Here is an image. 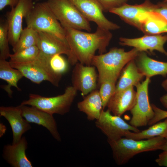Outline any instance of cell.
I'll list each match as a JSON object with an SVG mask.
<instances>
[{
  "instance_id": "83f0119b",
  "label": "cell",
  "mask_w": 167,
  "mask_h": 167,
  "mask_svg": "<svg viewBox=\"0 0 167 167\" xmlns=\"http://www.w3.org/2000/svg\"><path fill=\"white\" fill-rule=\"evenodd\" d=\"M8 24L6 21L0 24V59L6 60L10 57Z\"/></svg>"
},
{
  "instance_id": "8fae6325",
  "label": "cell",
  "mask_w": 167,
  "mask_h": 167,
  "mask_svg": "<svg viewBox=\"0 0 167 167\" xmlns=\"http://www.w3.org/2000/svg\"><path fill=\"white\" fill-rule=\"evenodd\" d=\"M69 0L88 20L94 22L97 27L109 31L120 28L119 25L105 17L103 8L96 0Z\"/></svg>"
},
{
  "instance_id": "30bf717a",
  "label": "cell",
  "mask_w": 167,
  "mask_h": 167,
  "mask_svg": "<svg viewBox=\"0 0 167 167\" xmlns=\"http://www.w3.org/2000/svg\"><path fill=\"white\" fill-rule=\"evenodd\" d=\"M34 5L33 0H19L18 4L6 14L9 44L13 47L23 30V19L31 11Z\"/></svg>"
},
{
  "instance_id": "ba28073f",
  "label": "cell",
  "mask_w": 167,
  "mask_h": 167,
  "mask_svg": "<svg viewBox=\"0 0 167 167\" xmlns=\"http://www.w3.org/2000/svg\"><path fill=\"white\" fill-rule=\"evenodd\" d=\"M150 81V78L146 77L144 81L135 86L136 101L130 110L132 117L130 124L136 128L148 125L154 115L148 98V87Z\"/></svg>"
},
{
  "instance_id": "4dcf8cb0",
  "label": "cell",
  "mask_w": 167,
  "mask_h": 167,
  "mask_svg": "<svg viewBox=\"0 0 167 167\" xmlns=\"http://www.w3.org/2000/svg\"><path fill=\"white\" fill-rule=\"evenodd\" d=\"M102 6L104 11L119 7L126 3L128 0H96Z\"/></svg>"
},
{
  "instance_id": "e575fe53",
  "label": "cell",
  "mask_w": 167,
  "mask_h": 167,
  "mask_svg": "<svg viewBox=\"0 0 167 167\" xmlns=\"http://www.w3.org/2000/svg\"><path fill=\"white\" fill-rule=\"evenodd\" d=\"M160 101L162 105L167 108V94L161 97L160 98Z\"/></svg>"
},
{
  "instance_id": "6da1fadb",
  "label": "cell",
  "mask_w": 167,
  "mask_h": 167,
  "mask_svg": "<svg viewBox=\"0 0 167 167\" xmlns=\"http://www.w3.org/2000/svg\"><path fill=\"white\" fill-rule=\"evenodd\" d=\"M66 40L71 50L68 62L75 65L78 61L91 66L96 51L104 53L112 38L110 31L97 27L94 33H89L71 28H64Z\"/></svg>"
},
{
  "instance_id": "e0dca14e",
  "label": "cell",
  "mask_w": 167,
  "mask_h": 167,
  "mask_svg": "<svg viewBox=\"0 0 167 167\" xmlns=\"http://www.w3.org/2000/svg\"><path fill=\"white\" fill-rule=\"evenodd\" d=\"M38 33L36 46L41 53L49 57L58 54H66L67 58L70 57L71 50L66 41L49 33L41 32Z\"/></svg>"
},
{
  "instance_id": "d4e9b609",
  "label": "cell",
  "mask_w": 167,
  "mask_h": 167,
  "mask_svg": "<svg viewBox=\"0 0 167 167\" xmlns=\"http://www.w3.org/2000/svg\"><path fill=\"white\" fill-rule=\"evenodd\" d=\"M148 129L138 132L127 131L125 137L135 140L148 139L157 136L167 137V118L162 122L155 123Z\"/></svg>"
},
{
  "instance_id": "5b68a950",
  "label": "cell",
  "mask_w": 167,
  "mask_h": 167,
  "mask_svg": "<svg viewBox=\"0 0 167 167\" xmlns=\"http://www.w3.org/2000/svg\"><path fill=\"white\" fill-rule=\"evenodd\" d=\"M50 57L40 52L37 57L31 61L24 62H9L13 67L19 70L24 77L32 82L39 84L46 81L58 87L62 75L56 74L51 68L49 63Z\"/></svg>"
},
{
  "instance_id": "836d02e7",
  "label": "cell",
  "mask_w": 167,
  "mask_h": 167,
  "mask_svg": "<svg viewBox=\"0 0 167 167\" xmlns=\"http://www.w3.org/2000/svg\"><path fill=\"white\" fill-rule=\"evenodd\" d=\"M19 0H0V10L2 11L6 6H9L11 8L15 7Z\"/></svg>"
},
{
  "instance_id": "52a82bcc",
  "label": "cell",
  "mask_w": 167,
  "mask_h": 167,
  "mask_svg": "<svg viewBox=\"0 0 167 167\" xmlns=\"http://www.w3.org/2000/svg\"><path fill=\"white\" fill-rule=\"evenodd\" d=\"M46 2L63 28L91 31L89 21L69 0H48Z\"/></svg>"
},
{
  "instance_id": "7a4b0ae2",
  "label": "cell",
  "mask_w": 167,
  "mask_h": 167,
  "mask_svg": "<svg viewBox=\"0 0 167 167\" xmlns=\"http://www.w3.org/2000/svg\"><path fill=\"white\" fill-rule=\"evenodd\" d=\"M139 52L135 48L125 51L123 49L115 48L106 53L95 55L91 65L97 70L99 84L106 80L116 82L124 66L135 59Z\"/></svg>"
},
{
  "instance_id": "277c9868",
  "label": "cell",
  "mask_w": 167,
  "mask_h": 167,
  "mask_svg": "<svg viewBox=\"0 0 167 167\" xmlns=\"http://www.w3.org/2000/svg\"><path fill=\"white\" fill-rule=\"evenodd\" d=\"M24 18L27 27L38 32L52 34L67 42L64 28L46 2L38 3L34 5Z\"/></svg>"
},
{
  "instance_id": "f546056e",
  "label": "cell",
  "mask_w": 167,
  "mask_h": 167,
  "mask_svg": "<svg viewBox=\"0 0 167 167\" xmlns=\"http://www.w3.org/2000/svg\"><path fill=\"white\" fill-rule=\"evenodd\" d=\"M49 63L52 70L60 75L62 76L68 69L67 62L60 54H56L51 56Z\"/></svg>"
},
{
  "instance_id": "7402d4cb",
  "label": "cell",
  "mask_w": 167,
  "mask_h": 167,
  "mask_svg": "<svg viewBox=\"0 0 167 167\" xmlns=\"http://www.w3.org/2000/svg\"><path fill=\"white\" fill-rule=\"evenodd\" d=\"M140 30L145 35L167 32V20L156 12H147L142 20Z\"/></svg>"
},
{
  "instance_id": "484cf974",
  "label": "cell",
  "mask_w": 167,
  "mask_h": 167,
  "mask_svg": "<svg viewBox=\"0 0 167 167\" xmlns=\"http://www.w3.org/2000/svg\"><path fill=\"white\" fill-rule=\"evenodd\" d=\"M38 39V32L32 28L27 27L23 29L17 43L13 47L14 53L36 45Z\"/></svg>"
},
{
  "instance_id": "d6986e66",
  "label": "cell",
  "mask_w": 167,
  "mask_h": 167,
  "mask_svg": "<svg viewBox=\"0 0 167 167\" xmlns=\"http://www.w3.org/2000/svg\"><path fill=\"white\" fill-rule=\"evenodd\" d=\"M27 147L26 139L22 137L17 143L4 146L3 151L4 158L13 167H32V163L25 152Z\"/></svg>"
},
{
  "instance_id": "ffe728a7",
  "label": "cell",
  "mask_w": 167,
  "mask_h": 167,
  "mask_svg": "<svg viewBox=\"0 0 167 167\" xmlns=\"http://www.w3.org/2000/svg\"><path fill=\"white\" fill-rule=\"evenodd\" d=\"M135 59L139 71L146 77L157 75L165 77L167 75V62L155 60L148 56L144 52H139Z\"/></svg>"
},
{
  "instance_id": "f1b7e54d",
  "label": "cell",
  "mask_w": 167,
  "mask_h": 167,
  "mask_svg": "<svg viewBox=\"0 0 167 167\" xmlns=\"http://www.w3.org/2000/svg\"><path fill=\"white\" fill-rule=\"evenodd\" d=\"M99 84L100 87L99 91L102 100L103 109H104L107 106L109 100L115 92L116 82L106 80L102 81Z\"/></svg>"
},
{
  "instance_id": "9a60e30c",
  "label": "cell",
  "mask_w": 167,
  "mask_h": 167,
  "mask_svg": "<svg viewBox=\"0 0 167 167\" xmlns=\"http://www.w3.org/2000/svg\"><path fill=\"white\" fill-rule=\"evenodd\" d=\"M19 106L22 110L23 117L28 122L45 127L55 139L58 141H61L57 123L53 114L34 106L21 105Z\"/></svg>"
},
{
  "instance_id": "cb8c5ba5",
  "label": "cell",
  "mask_w": 167,
  "mask_h": 167,
  "mask_svg": "<svg viewBox=\"0 0 167 167\" xmlns=\"http://www.w3.org/2000/svg\"><path fill=\"white\" fill-rule=\"evenodd\" d=\"M23 77L22 73L18 70L13 67L9 62L6 60L0 59V79L7 83V84L3 86V88L9 97H11L12 94L11 88L12 87L20 90L17 84Z\"/></svg>"
},
{
  "instance_id": "2e32d148",
  "label": "cell",
  "mask_w": 167,
  "mask_h": 167,
  "mask_svg": "<svg viewBox=\"0 0 167 167\" xmlns=\"http://www.w3.org/2000/svg\"><path fill=\"white\" fill-rule=\"evenodd\" d=\"M0 115L7 120L11 126L13 133L12 144L18 142L22 135L31 128L29 122L24 118L19 105L16 107L1 106Z\"/></svg>"
},
{
  "instance_id": "8992f818",
  "label": "cell",
  "mask_w": 167,
  "mask_h": 167,
  "mask_svg": "<svg viewBox=\"0 0 167 167\" xmlns=\"http://www.w3.org/2000/svg\"><path fill=\"white\" fill-rule=\"evenodd\" d=\"M77 91L72 86H68L64 93L57 96L47 97L30 93L28 100L23 101L21 105L36 107L52 114L64 115L68 112Z\"/></svg>"
},
{
  "instance_id": "74e56055",
  "label": "cell",
  "mask_w": 167,
  "mask_h": 167,
  "mask_svg": "<svg viewBox=\"0 0 167 167\" xmlns=\"http://www.w3.org/2000/svg\"><path fill=\"white\" fill-rule=\"evenodd\" d=\"M162 86L167 91V79L163 82Z\"/></svg>"
},
{
  "instance_id": "3957f363",
  "label": "cell",
  "mask_w": 167,
  "mask_h": 167,
  "mask_svg": "<svg viewBox=\"0 0 167 167\" xmlns=\"http://www.w3.org/2000/svg\"><path fill=\"white\" fill-rule=\"evenodd\" d=\"M165 141V138L159 136L139 140L122 137L116 141L108 142L115 162L118 165H121L140 153L161 150Z\"/></svg>"
},
{
  "instance_id": "44dd1931",
  "label": "cell",
  "mask_w": 167,
  "mask_h": 167,
  "mask_svg": "<svg viewBox=\"0 0 167 167\" xmlns=\"http://www.w3.org/2000/svg\"><path fill=\"white\" fill-rule=\"evenodd\" d=\"M79 110L85 113L89 120H96L103 109L102 102L99 91L95 90L77 103Z\"/></svg>"
},
{
  "instance_id": "9c48e42d",
  "label": "cell",
  "mask_w": 167,
  "mask_h": 167,
  "mask_svg": "<svg viewBox=\"0 0 167 167\" xmlns=\"http://www.w3.org/2000/svg\"><path fill=\"white\" fill-rule=\"evenodd\" d=\"M112 114L108 109H103L95 125L107 138V141H114L123 137L130 131L138 132L140 131L125 122L121 117Z\"/></svg>"
},
{
  "instance_id": "ac0fdd59",
  "label": "cell",
  "mask_w": 167,
  "mask_h": 167,
  "mask_svg": "<svg viewBox=\"0 0 167 167\" xmlns=\"http://www.w3.org/2000/svg\"><path fill=\"white\" fill-rule=\"evenodd\" d=\"M136 98V92L133 86L115 92L108 103V109L113 114L121 116L133 108Z\"/></svg>"
},
{
  "instance_id": "4316f807",
  "label": "cell",
  "mask_w": 167,
  "mask_h": 167,
  "mask_svg": "<svg viewBox=\"0 0 167 167\" xmlns=\"http://www.w3.org/2000/svg\"><path fill=\"white\" fill-rule=\"evenodd\" d=\"M40 53L36 45L28 47L14 54H11L10 62H24L32 61L35 59Z\"/></svg>"
},
{
  "instance_id": "603a6c76",
  "label": "cell",
  "mask_w": 167,
  "mask_h": 167,
  "mask_svg": "<svg viewBox=\"0 0 167 167\" xmlns=\"http://www.w3.org/2000/svg\"><path fill=\"white\" fill-rule=\"evenodd\" d=\"M144 76L139 70L134 59L129 62L122 70L116 85L115 92L136 86Z\"/></svg>"
},
{
  "instance_id": "7c38bea8",
  "label": "cell",
  "mask_w": 167,
  "mask_h": 167,
  "mask_svg": "<svg viewBox=\"0 0 167 167\" xmlns=\"http://www.w3.org/2000/svg\"><path fill=\"white\" fill-rule=\"evenodd\" d=\"M157 5L149 0H146L140 4L130 5L126 3L111 9L109 12L118 15L125 22L140 30L141 22L145 14L148 12L154 11Z\"/></svg>"
},
{
  "instance_id": "5bb4252c",
  "label": "cell",
  "mask_w": 167,
  "mask_h": 167,
  "mask_svg": "<svg viewBox=\"0 0 167 167\" xmlns=\"http://www.w3.org/2000/svg\"><path fill=\"white\" fill-rule=\"evenodd\" d=\"M167 41V35H145L134 38L121 37L119 38V43L122 45L132 47L139 52L152 53L154 50H157L167 56V52L164 48Z\"/></svg>"
},
{
  "instance_id": "8d00e7d4",
  "label": "cell",
  "mask_w": 167,
  "mask_h": 167,
  "mask_svg": "<svg viewBox=\"0 0 167 167\" xmlns=\"http://www.w3.org/2000/svg\"><path fill=\"white\" fill-rule=\"evenodd\" d=\"M165 138L166 139V141L164 144L162 146L161 149V150H162L163 151L167 150V137Z\"/></svg>"
},
{
  "instance_id": "1f68e13d",
  "label": "cell",
  "mask_w": 167,
  "mask_h": 167,
  "mask_svg": "<svg viewBox=\"0 0 167 167\" xmlns=\"http://www.w3.org/2000/svg\"><path fill=\"white\" fill-rule=\"evenodd\" d=\"M157 5L154 11L159 13L167 20V2H163Z\"/></svg>"
},
{
  "instance_id": "f35d334b",
  "label": "cell",
  "mask_w": 167,
  "mask_h": 167,
  "mask_svg": "<svg viewBox=\"0 0 167 167\" xmlns=\"http://www.w3.org/2000/svg\"><path fill=\"white\" fill-rule=\"evenodd\" d=\"M163 2H167V0H164Z\"/></svg>"
},
{
  "instance_id": "d590c367",
  "label": "cell",
  "mask_w": 167,
  "mask_h": 167,
  "mask_svg": "<svg viewBox=\"0 0 167 167\" xmlns=\"http://www.w3.org/2000/svg\"><path fill=\"white\" fill-rule=\"evenodd\" d=\"M6 127L2 123L0 124V136L2 137L5 133L6 130Z\"/></svg>"
},
{
  "instance_id": "d6a6232c",
  "label": "cell",
  "mask_w": 167,
  "mask_h": 167,
  "mask_svg": "<svg viewBox=\"0 0 167 167\" xmlns=\"http://www.w3.org/2000/svg\"><path fill=\"white\" fill-rule=\"evenodd\" d=\"M155 161L160 166L167 167V150L161 153Z\"/></svg>"
},
{
  "instance_id": "4fadbf2b",
  "label": "cell",
  "mask_w": 167,
  "mask_h": 167,
  "mask_svg": "<svg viewBox=\"0 0 167 167\" xmlns=\"http://www.w3.org/2000/svg\"><path fill=\"white\" fill-rule=\"evenodd\" d=\"M97 77L95 66L77 62L72 71V86L84 96L95 90Z\"/></svg>"
},
{
  "instance_id": "ab89813d",
  "label": "cell",
  "mask_w": 167,
  "mask_h": 167,
  "mask_svg": "<svg viewBox=\"0 0 167 167\" xmlns=\"http://www.w3.org/2000/svg\"><path fill=\"white\" fill-rule=\"evenodd\" d=\"M36 0V1H39V0Z\"/></svg>"
}]
</instances>
